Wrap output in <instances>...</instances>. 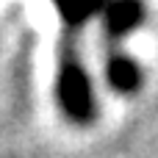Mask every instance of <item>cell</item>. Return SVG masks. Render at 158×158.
I'll list each match as a JSON object with an SVG mask.
<instances>
[{
	"label": "cell",
	"instance_id": "obj_1",
	"mask_svg": "<svg viewBox=\"0 0 158 158\" xmlns=\"http://www.w3.org/2000/svg\"><path fill=\"white\" fill-rule=\"evenodd\" d=\"M56 100L61 114L78 125L86 128L97 119V100H94V89L89 81V72L78 56V44L75 39H64L61 44V56H58V78H56Z\"/></svg>",
	"mask_w": 158,
	"mask_h": 158
},
{
	"label": "cell",
	"instance_id": "obj_2",
	"mask_svg": "<svg viewBox=\"0 0 158 158\" xmlns=\"http://www.w3.org/2000/svg\"><path fill=\"white\" fill-rule=\"evenodd\" d=\"M142 19H144V3L142 0H111V3H106V31L111 39V50Z\"/></svg>",
	"mask_w": 158,
	"mask_h": 158
},
{
	"label": "cell",
	"instance_id": "obj_3",
	"mask_svg": "<svg viewBox=\"0 0 158 158\" xmlns=\"http://www.w3.org/2000/svg\"><path fill=\"white\" fill-rule=\"evenodd\" d=\"M106 78H108V86L125 97H131L142 89V69L136 67L133 58L122 56L119 50H111L108 64H106Z\"/></svg>",
	"mask_w": 158,
	"mask_h": 158
},
{
	"label": "cell",
	"instance_id": "obj_4",
	"mask_svg": "<svg viewBox=\"0 0 158 158\" xmlns=\"http://www.w3.org/2000/svg\"><path fill=\"white\" fill-rule=\"evenodd\" d=\"M58 3V11L67 22V39H75V33L81 31V25L94 17L100 8H106L103 3L106 0H56Z\"/></svg>",
	"mask_w": 158,
	"mask_h": 158
}]
</instances>
